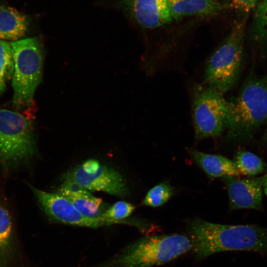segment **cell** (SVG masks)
Segmentation results:
<instances>
[{
	"instance_id": "cell-1",
	"label": "cell",
	"mask_w": 267,
	"mask_h": 267,
	"mask_svg": "<svg viewBox=\"0 0 267 267\" xmlns=\"http://www.w3.org/2000/svg\"><path fill=\"white\" fill-rule=\"evenodd\" d=\"M191 251L198 260L227 251H248L267 256V227L226 225L195 219L188 223Z\"/></svg>"
},
{
	"instance_id": "cell-2",
	"label": "cell",
	"mask_w": 267,
	"mask_h": 267,
	"mask_svg": "<svg viewBox=\"0 0 267 267\" xmlns=\"http://www.w3.org/2000/svg\"><path fill=\"white\" fill-rule=\"evenodd\" d=\"M228 101L227 137L241 140L253 137L267 118V73L258 76L252 70L237 96Z\"/></svg>"
},
{
	"instance_id": "cell-3",
	"label": "cell",
	"mask_w": 267,
	"mask_h": 267,
	"mask_svg": "<svg viewBox=\"0 0 267 267\" xmlns=\"http://www.w3.org/2000/svg\"><path fill=\"white\" fill-rule=\"evenodd\" d=\"M247 16L243 15L234 24L207 63L204 76L207 86L222 94L233 88L241 74Z\"/></svg>"
},
{
	"instance_id": "cell-4",
	"label": "cell",
	"mask_w": 267,
	"mask_h": 267,
	"mask_svg": "<svg viewBox=\"0 0 267 267\" xmlns=\"http://www.w3.org/2000/svg\"><path fill=\"white\" fill-rule=\"evenodd\" d=\"M9 43L14 62L12 76L13 106L17 110L28 111L33 108L34 93L42 79L43 46L37 37Z\"/></svg>"
},
{
	"instance_id": "cell-5",
	"label": "cell",
	"mask_w": 267,
	"mask_h": 267,
	"mask_svg": "<svg viewBox=\"0 0 267 267\" xmlns=\"http://www.w3.org/2000/svg\"><path fill=\"white\" fill-rule=\"evenodd\" d=\"M189 237L173 234L142 237L127 246L104 267H153L190 251Z\"/></svg>"
},
{
	"instance_id": "cell-6",
	"label": "cell",
	"mask_w": 267,
	"mask_h": 267,
	"mask_svg": "<svg viewBox=\"0 0 267 267\" xmlns=\"http://www.w3.org/2000/svg\"><path fill=\"white\" fill-rule=\"evenodd\" d=\"M31 121L24 115L0 108V166L6 171L25 164L36 153Z\"/></svg>"
},
{
	"instance_id": "cell-7",
	"label": "cell",
	"mask_w": 267,
	"mask_h": 267,
	"mask_svg": "<svg viewBox=\"0 0 267 267\" xmlns=\"http://www.w3.org/2000/svg\"><path fill=\"white\" fill-rule=\"evenodd\" d=\"M228 101L223 94L206 86L198 88L192 104V118L197 140L219 136L225 129Z\"/></svg>"
},
{
	"instance_id": "cell-8",
	"label": "cell",
	"mask_w": 267,
	"mask_h": 267,
	"mask_svg": "<svg viewBox=\"0 0 267 267\" xmlns=\"http://www.w3.org/2000/svg\"><path fill=\"white\" fill-rule=\"evenodd\" d=\"M64 181L74 182L90 191H101L124 198L128 189L122 176L114 169L89 159L67 173Z\"/></svg>"
},
{
	"instance_id": "cell-9",
	"label": "cell",
	"mask_w": 267,
	"mask_h": 267,
	"mask_svg": "<svg viewBox=\"0 0 267 267\" xmlns=\"http://www.w3.org/2000/svg\"><path fill=\"white\" fill-rule=\"evenodd\" d=\"M44 213L52 220L72 225L97 228L111 224L103 218H89L80 213L65 197L29 185Z\"/></svg>"
},
{
	"instance_id": "cell-10",
	"label": "cell",
	"mask_w": 267,
	"mask_h": 267,
	"mask_svg": "<svg viewBox=\"0 0 267 267\" xmlns=\"http://www.w3.org/2000/svg\"><path fill=\"white\" fill-rule=\"evenodd\" d=\"M111 6L122 10L145 29L156 28L173 21L168 0H112Z\"/></svg>"
},
{
	"instance_id": "cell-11",
	"label": "cell",
	"mask_w": 267,
	"mask_h": 267,
	"mask_svg": "<svg viewBox=\"0 0 267 267\" xmlns=\"http://www.w3.org/2000/svg\"><path fill=\"white\" fill-rule=\"evenodd\" d=\"M229 200V210L251 209L263 211L264 176L252 178H222Z\"/></svg>"
},
{
	"instance_id": "cell-12",
	"label": "cell",
	"mask_w": 267,
	"mask_h": 267,
	"mask_svg": "<svg viewBox=\"0 0 267 267\" xmlns=\"http://www.w3.org/2000/svg\"><path fill=\"white\" fill-rule=\"evenodd\" d=\"M56 193L67 198L84 216L99 218L108 208L102 199L88 190L72 182L63 181Z\"/></svg>"
},
{
	"instance_id": "cell-13",
	"label": "cell",
	"mask_w": 267,
	"mask_h": 267,
	"mask_svg": "<svg viewBox=\"0 0 267 267\" xmlns=\"http://www.w3.org/2000/svg\"><path fill=\"white\" fill-rule=\"evenodd\" d=\"M173 21L198 16L209 17L221 13L227 6L216 0H168Z\"/></svg>"
},
{
	"instance_id": "cell-14",
	"label": "cell",
	"mask_w": 267,
	"mask_h": 267,
	"mask_svg": "<svg viewBox=\"0 0 267 267\" xmlns=\"http://www.w3.org/2000/svg\"><path fill=\"white\" fill-rule=\"evenodd\" d=\"M29 26L26 15L13 7L0 5V40L12 42L23 39Z\"/></svg>"
},
{
	"instance_id": "cell-15",
	"label": "cell",
	"mask_w": 267,
	"mask_h": 267,
	"mask_svg": "<svg viewBox=\"0 0 267 267\" xmlns=\"http://www.w3.org/2000/svg\"><path fill=\"white\" fill-rule=\"evenodd\" d=\"M191 157L211 178L238 177L240 174L233 161L219 155L190 151Z\"/></svg>"
},
{
	"instance_id": "cell-16",
	"label": "cell",
	"mask_w": 267,
	"mask_h": 267,
	"mask_svg": "<svg viewBox=\"0 0 267 267\" xmlns=\"http://www.w3.org/2000/svg\"><path fill=\"white\" fill-rule=\"evenodd\" d=\"M14 238L11 215L0 201V267L12 265L15 255Z\"/></svg>"
},
{
	"instance_id": "cell-17",
	"label": "cell",
	"mask_w": 267,
	"mask_h": 267,
	"mask_svg": "<svg viewBox=\"0 0 267 267\" xmlns=\"http://www.w3.org/2000/svg\"><path fill=\"white\" fill-rule=\"evenodd\" d=\"M253 12L250 36L264 53L267 51V0H260Z\"/></svg>"
},
{
	"instance_id": "cell-18",
	"label": "cell",
	"mask_w": 267,
	"mask_h": 267,
	"mask_svg": "<svg viewBox=\"0 0 267 267\" xmlns=\"http://www.w3.org/2000/svg\"><path fill=\"white\" fill-rule=\"evenodd\" d=\"M233 162L239 174L254 176L266 171L267 165L254 153L246 150H239L234 155Z\"/></svg>"
},
{
	"instance_id": "cell-19",
	"label": "cell",
	"mask_w": 267,
	"mask_h": 267,
	"mask_svg": "<svg viewBox=\"0 0 267 267\" xmlns=\"http://www.w3.org/2000/svg\"><path fill=\"white\" fill-rule=\"evenodd\" d=\"M14 69L12 50L9 43L0 40V97L6 88V82L12 77Z\"/></svg>"
},
{
	"instance_id": "cell-20",
	"label": "cell",
	"mask_w": 267,
	"mask_h": 267,
	"mask_svg": "<svg viewBox=\"0 0 267 267\" xmlns=\"http://www.w3.org/2000/svg\"><path fill=\"white\" fill-rule=\"evenodd\" d=\"M172 186L167 182H161L149 190L142 204L152 207H157L166 203L173 195Z\"/></svg>"
},
{
	"instance_id": "cell-21",
	"label": "cell",
	"mask_w": 267,
	"mask_h": 267,
	"mask_svg": "<svg viewBox=\"0 0 267 267\" xmlns=\"http://www.w3.org/2000/svg\"><path fill=\"white\" fill-rule=\"evenodd\" d=\"M134 208V206L130 203L119 201L108 208L101 217L111 224L118 223L120 220L130 216Z\"/></svg>"
},
{
	"instance_id": "cell-22",
	"label": "cell",
	"mask_w": 267,
	"mask_h": 267,
	"mask_svg": "<svg viewBox=\"0 0 267 267\" xmlns=\"http://www.w3.org/2000/svg\"><path fill=\"white\" fill-rule=\"evenodd\" d=\"M260 0H226L227 8H231L244 15H248L253 11Z\"/></svg>"
},
{
	"instance_id": "cell-23",
	"label": "cell",
	"mask_w": 267,
	"mask_h": 267,
	"mask_svg": "<svg viewBox=\"0 0 267 267\" xmlns=\"http://www.w3.org/2000/svg\"><path fill=\"white\" fill-rule=\"evenodd\" d=\"M263 176H264V182H263V189L264 193L267 196V174H266L265 175Z\"/></svg>"
},
{
	"instance_id": "cell-24",
	"label": "cell",
	"mask_w": 267,
	"mask_h": 267,
	"mask_svg": "<svg viewBox=\"0 0 267 267\" xmlns=\"http://www.w3.org/2000/svg\"><path fill=\"white\" fill-rule=\"evenodd\" d=\"M266 129L263 134L262 140L265 142H267V118L265 122Z\"/></svg>"
}]
</instances>
